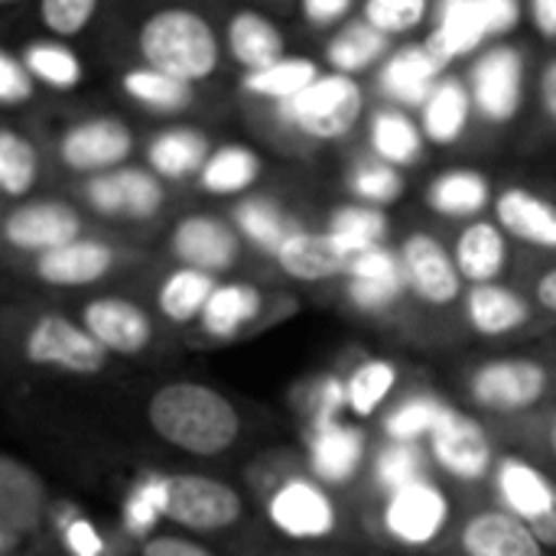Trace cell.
Masks as SVG:
<instances>
[{"instance_id":"4fadbf2b","label":"cell","mask_w":556,"mask_h":556,"mask_svg":"<svg viewBox=\"0 0 556 556\" xmlns=\"http://www.w3.org/2000/svg\"><path fill=\"white\" fill-rule=\"evenodd\" d=\"M81 195L98 215L130 218V222L156 218L166 202L163 179L153 169H140V166H117L98 173L81 186Z\"/></svg>"},{"instance_id":"d4e9b609","label":"cell","mask_w":556,"mask_h":556,"mask_svg":"<svg viewBox=\"0 0 556 556\" xmlns=\"http://www.w3.org/2000/svg\"><path fill=\"white\" fill-rule=\"evenodd\" d=\"M495 222L505 228V235L531 248L556 251V205L525 186H508L498 192Z\"/></svg>"},{"instance_id":"277c9868","label":"cell","mask_w":556,"mask_h":556,"mask_svg":"<svg viewBox=\"0 0 556 556\" xmlns=\"http://www.w3.org/2000/svg\"><path fill=\"white\" fill-rule=\"evenodd\" d=\"M466 401L495 417H525L541 410L556 391V368L531 355H502L466 371Z\"/></svg>"},{"instance_id":"8992f818","label":"cell","mask_w":556,"mask_h":556,"mask_svg":"<svg viewBox=\"0 0 556 556\" xmlns=\"http://www.w3.org/2000/svg\"><path fill=\"white\" fill-rule=\"evenodd\" d=\"M427 453L433 459V469H440L450 482H459V485L492 482V472L502 456L485 424L472 417L469 410L456 407L453 401H446L440 424L433 427L427 440Z\"/></svg>"},{"instance_id":"ee69618b","label":"cell","mask_w":556,"mask_h":556,"mask_svg":"<svg viewBox=\"0 0 556 556\" xmlns=\"http://www.w3.org/2000/svg\"><path fill=\"white\" fill-rule=\"evenodd\" d=\"M163 505H166V476L150 472L140 476L121 505V528L134 541H147L156 534V525L163 521Z\"/></svg>"},{"instance_id":"7dc6e473","label":"cell","mask_w":556,"mask_h":556,"mask_svg":"<svg viewBox=\"0 0 556 556\" xmlns=\"http://www.w3.org/2000/svg\"><path fill=\"white\" fill-rule=\"evenodd\" d=\"M49 525L55 528L59 547L65 556H114V547L101 534V528L68 502L49 511Z\"/></svg>"},{"instance_id":"f35d334b","label":"cell","mask_w":556,"mask_h":556,"mask_svg":"<svg viewBox=\"0 0 556 556\" xmlns=\"http://www.w3.org/2000/svg\"><path fill=\"white\" fill-rule=\"evenodd\" d=\"M261 176V156L244 143H225L212 150L208 163L199 173V186L208 195H241Z\"/></svg>"},{"instance_id":"ab89813d","label":"cell","mask_w":556,"mask_h":556,"mask_svg":"<svg viewBox=\"0 0 556 556\" xmlns=\"http://www.w3.org/2000/svg\"><path fill=\"white\" fill-rule=\"evenodd\" d=\"M121 88L130 101H137L147 111L156 114H176L192 104V85L182 78H173L153 65H137L121 75Z\"/></svg>"},{"instance_id":"91938a15","label":"cell","mask_w":556,"mask_h":556,"mask_svg":"<svg viewBox=\"0 0 556 556\" xmlns=\"http://www.w3.org/2000/svg\"><path fill=\"white\" fill-rule=\"evenodd\" d=\"M531 16L541 36L556 39V0H531Z\"/></svg>"},{"instance_id":"83f0119b","label":"cell","mask_w":556,"mask_h":556,"mask_svg":"<svg viewBox=\"0 0 556 556\" xmlns=\"http://www.w3.org/2000/svg\"><path fill=\"white\" fill-rule=\"evenodd\" d=\"M489 36H492V26H489L482 0H443L440 23L427 36V46L443 65H450L453 59L476 52Z\"/></svg>"},{"instance_id":"b9f144b4","label":"cell","mask_w":556,"mask_h":556,"mask_svg":"<svg viewBox=\"0 0 556 556\" xmlns=\"http://www.w3.org/2000/svg\"><path fill=\"white\" fill-rule=\"evenodd\" d=\"M323 75V68L306 59V55H283L280 62L267 65V68H257V72H248L244 75V91L257 94V98H270L277 104L303 94L316 78Z\"/></svg>"},{"instance_id":"ac0fdd59","label":"cell","mask_w":556,"mask_h":556,"mask_svg":"<svg viewBox=\"0 0 556 556\" xmlns=\"http://www.w3.org/2000/svg\"><path fill=\"white\" fill-rule=\"evenodd\" d=\"M104 349L108 355H121V358H134L143 355L153 339V319L150 313L127 300V296H94L81 306V319H78Z\"/></svg>"},{"instance_id":"f907efd6","label":"cell","mask_w":556,"mask_h":556,"mask_svg":"<svg viewBox=\"0 0 556 556\" xmlns=\"http://www.w3.org/2000/svg\"><path fill=\"white\" fill-rule=\"evenodd\" d=\"M404 293H410L407 277H378V280L345 277V296L365 316H388L404 300Z\"/></svg>"},{"instance_id":"7a4b0ae2","label":"cell","mask_w":556,"mask_h":556,"mask_svg":"<svg viewBox=\"0 0 556 556\" xmlns=\"http://www.w3.org/2000/svg\"><path fill=\"white\" fill-rule=\"evenodd\" d=\"M251 476V485L264 505V518L277 534L293 544H316L339 534L342 518L332 489L323 485L306 466L261 463Z\"/></svg>"},{"instance_id":"cb8c5ba5","label":"cell","mask_w":556,"mask_h":556,"mask_svg":"<svg viewBox=\"0 0 556 556\" xmlns=\"http://www.w3.org/2000/svg\"><path fill=\"white\" fill-rule=\"evenodd\" d=\"M264 306L267 300L254 283L222 280L195 326L208 342H235L264 319Z\"/></svg>"},{"instance_id":"ffe728a7","label":"cell","mask_w":556,"mask_h":556,"mask_svg":"<svg viewBox=\"0 0 556 556\" xmlns=\"http://www.w3.org/2000/svg\"><path fill=\"white\" fill-rule=\"evenodd\" d=\"M169 251L182 267H195L222 277L238 264L241 235L218 215H186L169 238Z\"/></svg>"},{"instance_id":"be15d7a7","label":"cell","mask_w":556,"mask_h":556,"mask_svg":"<svg viewBox=\"0 0 556 556\" xmlns=\"http://www.w3.org/2000/svg\"><path fill=\"white\" fill-rule=\"evenodd\" d=\"M274 556H309V554H274Z\"/></svg>"},{"instance_id":"6125c7cd","label":"cell","mask_w":556,"mask_h":556,"mask_svg":"<svg viewBox=\"0 0 556 556\" xmlns=\"http://www.w3.org/2000/svg\"><path fill=\"white\" fill-rule=\"evenodd\" d=\"M547 446H551V456L556 463V410L551 414V424H547Z\"/></svg>"},{"instance_id":"2e32d148","label":"cell","mask_w":556,"mask_h":556,"mask_svg":"<svg viewBox=\"0 0 556 556\" xmlns=\"http://www.w3.org/2000/svg\"><path fill=\"white\" fill-rule=\"evenodd\" d=\"M456 556H547L544 541L505 508L469 511L453 538Z\"/></svg>"},{"instance_id":"d590c367","label":"cell","mask_w":556,"mask_h":556,"mask_svg":"<svg viewBox=\"0 0 556 556\" xmlns=\"http://www.w3.org/2000/svg\"><path fill=\"white\" fill-rule=\"evenodd\" d=\"M397 365L391 358H362L345 378V404L355 420H371L384 414L388 397L397 388Z\"/></svg>"},{"instance_id":"484cf974","label":"cell","mask_w":556,"mask_h":556,"mask_svg":"<svg viewBox=\"0 0 556 556\" xmlns=\"http://www.w3.org/2000/svg\"><path fill=\"white\" fill-rule=\"evenodd\" d=\"M443 68L446 65L430 52L427 42H420V46H401L397 52H391L384 59L381 88L401 108H417V104L424 108V101L430 98V91L443 78Z\"/></svg>"},{"instance_id":"3957f363","label":"cell","mask_w":556,"mask_h":556,"mask_svg":"<svg viewBox=\"0 0 556 556\" xmlns=\"http://www.w3.org/2000/svg\"><path fill=\"white\" fill-rule=\"evenodd\" d=\"M143 65H153L189 85L215 75L222 42L212 23L189 7H163L150 13L137 33Z\"/></svg>"},{"instance_id":"c3c4849f","label":"cell","mask_w":556,"mask_h":556,"mask_svg":"<svg viewBox=\"0 0 556 556\" xmlns=\"http://www.w3.org/2000/svg\"><path fill=\"white\" fill-rule=\"evenodd\" d=\"M300 410H303L306 430L339 424L342 414L349 410V404H345V378H339V375H319V378H313L303 388Z\"/></svg>"},{"instance_id":"30bf717a","label":"cell","mask_w":556,"mask_h":556,"mask_svg":"<svg viewBox=\"0 0 556 556\" xmlns=\"http://www.w3.org/2000/svg\"><path fill=\"white\" fill-rule=\"evenodd\" d=\"M489 485L498 508L525 521L547 551H556V482L538 463L521 453H502Z\"/></svg>"},{"instance_id":"44dd1931","label":"cell","mask_w":556,"mask_h":556,"mask_svg":"<svg viewBox=\"0 0 556 556\" xmlns=\"http://www.w3.org/2000/svg\"><path fill=\"white\" fill-rule=\"evenodd\" d=\"M117 264V251L108 241L98 238H75L55 251H46L39 257H33V274L49 283V287H91L98 280H104Z\"/></svg>"},{"instance_id":"816d5d0a","label":"cell","mask_w":556,"mask_h":556,"mask_svg":"<svg viewBox=\"0 0 556 556\" xmlns=\"http://www.w3.org/2000/svg\"><path fill=\"white\" fill-rule=\"evenodd\" d=\"M430 13V0H365L362 20L381 29L384 36L417 29Z\"/></svg>"},{"instance_id":"8fae6325","label":"cell","mask_w":556,"mask_h":556,"mask_svg":"<svg viewBox=\"0 0 556 556\" xmlns=\"http://www.w3.org/2000/svg\"><path fill=\"white\" fill-rule=\"evenodd\" d=\"M46 482L16 456L0 459V556L23 554V547L49 521Z\"/></svg>"},{"instance_id":"74e56055","label":"cell","mask_w":556,"mask_h":556,"mask_svg":"<svg viewBox=\"0 0 556 556\" xmlns=\"http://www.w3.org/2000/svg\"><path fill=\"white\" fill-rule=\"evenodd\" d=\"M388 55H391V36H384L381 29H375L365 20L345 23L326 46V59H329L332 72H342V75L365 72L368 65H375L378 59H388Z\"/></svg>"},{"instance_id":"bcb514c9","label":"cell","mask_w":556,"mask_h":556,"mask_svg":"<svg viewBox=\"0 0 556 556\" xmlns=\"http://www.w3.org/2000/svg\"><path fill=\"white\" fill-rule=\"evenodd\" d=\"M39 179L36 147L13 127L0 130V189L7 199H26Z\"/></svg>"},{"instance_id":"f546056e","label":"cell","mask_w":556,"mask_h":556,"mask_svg":"<svg viewBox=\"0 0 556 556\" xmlns=\"http://www.w3.org/2000/svg\"><path fill=\"white\" fill-rule=\"evenodd\" d=\"M208 137L195 127H169L160 130L147 147V166L169 182H182L189 176H199L208 163Z\"/></svg>"},{"instance_id":"e7e4bbea","label":"cell","mask_w":556,"mask_h":556,"mask_svg":"<svg viewBox=\"0 0 556 556\" xmlns=\"http://www.w3.org/2000/svg\"><path fill=\"white\" fill-rule=\"evenodd\" d=\"M0 3H20V0H0Z\"/></svg>"},{"instance_id":"03108f58","label":"cell","mask_w":556,"mask_h":556,"mask_svg":"<svg viewBox=\"0 0 556 556\" xmlns=\"http://www.w3.org/2000/svg\"><path fill=\"white\" fill-rule=\"evenodd\" d=\"M16 556H29V554H16Z\"/></svg>"},{"instance_id":"f1b7e54d","label":"cell","mask_w":556,"mask_h":556,"mask_svg":"<svg viewBox=\"0 0 556 556\" xmlns=\"http://www.w3.org/2000/svg\"><path fill=\"white\" fill-rule=\"evenodd\" d=\"M228 52L244 72H257L287 55V39L264 13L238 10L228 20Z\"/></svg>"},{"instance_id":"9f6ffc18","label":"cell","mask_w":556,"mask_h":556,"mask_svg":"<svg viewBox=\"0 0 556 556\" xmlns=\"http://www.w3.org/2000/svg\"><path fill=\"white\" fill-rule=\"evenodd\" d=\"M300 7H303V16L313 26H329V23H339L349 13L352 0H300Z\"/></svg>"},{"instance_id":"9c48e42d","label":"cell","mask_w":556,"mask_h":556,"mask_svg":"<svg viewBox=\"0 0 556 556\" xmlns=\"http://www.w3.org/2000/svg\"><path fill=\"white\" fill-rule=\"evenodd\" d=\"M244 518V498L235 485L199 476V472H169L166 476V505L163 521L189 534H222Z\"/></svg>"},{"instance_id":"1f68e13d","label":"cell","mask_w":556,"mask_h":556,"mask_svg":"<svg viewBox=\"0 0 556 556\" xmlns=\"http://www.w3.org/2000/svg\"><path fill=\"white\" fill-rule=\"evenodd\" d=\"M222 280L215 274L195 270V267H176L173 274L163 277L160 290H156V309L166 323L173 326H192L202 319L215 287Z\"/></svg>"},{"instance_id":"f5cc1de1","label":"cell","mask_w":556,"mask_h":556,"mask_svg":"<svg viewBox=\"0 0 556 556\" xmlns=\"http://www.w3.org/2000/svg\"><path fill=\"white\" fill-rule=\"evenodd\" d=\"M101 0H39V20L55 39H68L88 29Z\"/></svg>"},{"instance_id":"5b68a950","label":"cell","mask_w":556,"mask_h":556,"mask_svg":"<svg viewBox=\"0 0 556 556\" xmlns=\"http://www.w3.org/2000/svg\"><path fill=\"white\" fill-rule=\"evenodd\" d=\"M20 358L42 371L72 378H94L108 368V349L75 319L62 313H39L20 336Z\"/></svg>"},{"instance_id":"7402d4cb","label":"cell","mask_w":556,"mask_h":556,"mask_svg":"<svg viewBox=\"0 0 556 556\" xmlns=\"http://www.w3.org/2000/svg\"><path fill=\"white\" fill-rule=\"evenodd\" d=\"M466 326L482 339H508L531 326V303L505 283H476L463 296Z\"/></svg>"},{"instance_id":"ba28073f","label":"cell","mask_w":556,"mask_h":556,"mask_svg":"<svg viewBox=\"0 0 556 556\" xmlns=\"http://www.w3.org/2000/svg\"><path fill=\"white\" fill-rule=\"evenodd\" d=\"M277 111L283 124L313 140H339L352 134V127L365 114V91L355 75L323 72L303 94L277 104Z\"/></svg>"},{"instance_id":"e0dca14e","label":"cell","mask_w":556,"mask_h":556,"mask_svg":"<svg viewBox=\"0 0 556 556\" xmlns=\"http://www.w3.org/2000/svg\"><path fill=\"white\" fill-rule=\"evenodd\" d=\"M134 153V134L117 117H88L72 124L59 140V160L72 173L98 176L117 169Z\"/></svg>"},{"instance_id":"d6986e66","label":"cell","mask_w":556,"mask_h":556,"mask_svg":"<svg viewBox=\"0 0 556 556\" xmlns=\"http://www.w3.org/2000/svg\"><path fill=\"white\" fill-rule=\"evenodd\" d=\"M469 91H472V104L482 111V117L498 121V124L511 121L518 114L521 94H525V62H521L518 49L495 46V49L482 52L472 65Z\"/></svg>"},{"instance_id":"e575fe53","label":"cell","mask_w":556,"mask_h":556,"mask_svg":"<svg viewBox=\"0 0 556 556\" xmlns=\"http://www.w3.org/2000/svg\"><path fill=\"white\" fill-rule=\"evenodd\" d=\"M446 407V397L433 391H410L384 407L381 414V437L394 443H427L433 427L440 424V414Z\"/></svg>"},{"instance_id":"60d3db41","label":"cell","mask_w":556,"mask_h":556,"mask_svg":"<svg viewBox=\"0 0 556 556\" xmlns=\"http://www.w3.org/2000/svg\"><path fill=\"white\" fill-rule=\"evenodd\" d=\"M235 222V228H238V235L244 238V241H251L254 248H261V251H267L270 257L277 254V248L300 228L274 199H261V195H254V199H241L238 205H235V215H231Z\"/></svg>"},{"instance_id":"4316f807","label":"cell","mask_w":556,"mask_h":556,"mask_svg":"<svg viewBox=\"0 0 556 556\" xmlns=\"http://www.w3.org/2000/svg\"><path fill=\"white\" fill-rule=\"evenodd\" d=\"M453 257L469 287L498 283V277L508 267V235L498 222L476 218L459 231Z\"/></svg>"},{"instance_id":"5bb4252c","label":"cell","mask_w":556,"mask_h":556,"mask_svg":"<svg viewBox=\"0 0 556 556\" xmlns=\"http://www.w3.org/2000/svg\"><path fill=\"white\" fill-rule=\"evenodd\" d=\"M306 440V469L329 489H345L368 472L371 463V440L365 427L355 424H329V427H313L303 433Z\"/></svg>"},{"instance_id":"603a6c76","label":"cell","mask_w":556,"mask_h":556,"mask_svg":"<svg viewBox=\"0 0 556 556\" xmlns=\"http://www.w3.org/2000/svg\"><path fill=\"white\" fill-rule=\"evenodd\" d=\"M274 261L290 280L300 283H323V280L345 277L352 264L345 248L329 231H306V228H296L277 248Z\"/></svg>"},{"instance_id":"9a60e30c","label":"cell","mask_w":556,"mask_h":556,"mask_svg":"<svg viewBox=\"0 0 556 556\" xmlns=\"http://www.w3.org/2000/svg\"><path fill=\"white\" fill-rule=\"evenodd\" d=\"M81 238V215L62 199H36L7 212L3 241L20 254H46Z\"/></svg>"},{"instance_id":"8d00e7d4","label":"cell","mask_w":556,"mask_h":556,"mask_svg":"<svg viewBox=\"0 0 556 556\" xmlns=\"http://www.w3.org/2000/svg\"><path fill=\"white\" fill-rule=\"evenodd\" d=\"M427 202L446 218H476L492 202V186L479 169H446L430 182Z\"/></svg>"},{"instance_id":"4dcf8cb0","label":"cell","mask_w":556,"mask_h":556,"mask_svg":"<svg viewBox=\"0 0 556 556\" xmlns=\"http://www.w3.org/2000/svg\"><path fill=\"white\" fill-rule=\"evenodd\" d=\"M472 91L459 78H440L430 98L420 108V127L430 143L450 147L466 134L469 114H472Z\"/></svg>"},{"instance_id":"94428289","label":"cell","mask_w":556,"mask_h":556,"mask_svg":"<svg viewBox=\"0 0 556 556\" xmlns=\"http://www.w3.org/2000/svg\"><path fill=\"white\" fill-rule=\"evenodd\" d=\"M541 104H544L547 117L556 121V59H551L541 72Z\"/></svg>"},{"instance_id":"11a10c76","label":"cell","mask_w":556,"mask_h":556,"mask_svg":"<svg viewBox=\"0 0 556 556\" xmlns=\"http://www.w3.org/2000/svg\"><path fill=\"white\" fill-rule=\"evenodd\" d=\"M137 556H215L208 547H202L192 538L182 534H153L147 541H140Z\"/></svg>"},{"instance_id":"7c38bea8","label":"cell","mask_w":556,"mask_h":556,"mask_svg":"<svg viewBox=\"0 0 556 556\" xmlns=\"http://www.w3.org/2000/svg\"><path fill=\"white\" fill-rule=\"evenodd\" d=\"M401 264H404L407 290L417 303L430 309H450L466 296L463 293L466 280L456 267L453 251H446V244L430 231H414L404 238Z\"/></svg>"},{"instance_id":"6f0895ef","label":"cell","mask_w":556,"mask_h":556,"mask_svg":"<svg viewBox=\"0 0 556 556\" xmlns=\"http://www.w3.org/2000/svg\"><path fill=\"white\" fill-rule=\"evenodd\" d=\"M482 7H485L492 36L515 29V23H518V16H521V3H518V0H482Z\"/></svg>"},{"instance_id":"836d02e7","label":"cell","mask_w":556,"mask_h":556,"mask_svg":"<svg viewBox=\"0 0 556 556\" xmlns=\"http://www.w3.org/2000/svg\"><path fill=\"white\" fill-rule=\"evenodd\" d=\"M368 140L378 160L394 163V166H414L424 156L427 134L424 127L401 108H381L371 114L368 124Z\"/></svg>"},{"instance_id":"d6a6232c","label":"cell","mask_w":556,"mask_h":556,"mask_svg":"<svg viewBox=\"0 0 556 556\" xmlns=\"http://www.w3.org/2000/svg\"><path fill=\"white\" fill-rule=\"evenodd\" d=\"M430 453L424 450V443H394V440H381V446H375L371 463H368V485L378 498L430 476Z\"/></svg>"},{"instance_id":"db71d44e","label":"cell","mask_w":556,"mask_h":556,"mask_svg":"<svg viewBox=\"0 0 556 556\" xmlns=\"http://www.w3.org/2000/svg\"><path fill=\"white\" fill-rule=\"evenodd\" d=\"M36 91V78L29 75L23 55L13 52H0V101L7 108L26 104Z\"/></svg>"},{"instance_id":"680465c9","label":"cell","mask_w":556,"mask_h":556,"mask_svg":"<svg viewBox=\"0 0 556 556\" xmlns=\"http://www.w3.org/2000/svg\"><path fill=\"white\" fill-rule=\"evenodd\" d=\"M534 303H538L544 313L556 316V264L554 267H547V270L538 277V283H534Z\"/></svg>"},{"instance_id":"52a82bcc","label":"cell","mask_w":556,"mask_h":556,"mask_svg":"<svg viewBox=\"0 0 556 556\" xmlns=\"http://www.w3.org/2000/svg\"><path fill=\"white\" fill-rule=\"evenodd\" d=\"M450 521H453L450 495L430 476L384 495L378 508V528L384 541H391L401 551L433 547L450 531Z\"/></svg>"},{"instance_id":"7bdbcfd3","label":"cell","mask_w":556,"mask_h":556,"mask_svg":"<svg viewBox=\"0 0 556 556\" xmlns=\"http://www.w3.org/2000/svg\"><path fill=\"white\" fill-rule=\"evenodd\" d=\"M388 215L384 208L378 205H368V202H355V205H342L329 215V235L345 248L349 257L362 254V251H371L378 244H384L388 238Z\"/></svg>"},{"instance_id":"f6af8a7d","label":"cell","mask_w":556,"mask_h":556,"mask_svg":"<svg viewBox=\"0 0 556 556\" xmlns=\"http://www.w3.org/2000/svg\"><path fill=\"white\" fill-rule=\"evenodd\" d=\"M23 62L39 85L55 88V91H72L85 78V65H81L78 52L68 49L62 39L29 42L23 52Z\"/></svg>"},{"instance_id":"681fc988","label":"cell","mask_w":556,"mask_h":556,"mask_svg":"<svg viewBox=\"0 0 556 556\" xmlns=\"http://www.w3.org/2000/svg\"><path fill=\"white\" fill-rule=\"evenodd\" d=\"M404 186H407V182H404L401 166L384 163V160H378V156L358 163L355 173H352V192H355L362 202L378 205V208L397 202V199L404 195Z\"/></svg>"},{"instance_id":"6da1fadb","label":"cell","mask_w":556,"mask_h":556,"mask_svg":"<svg viewBox=\"0 0 556 556\" xmlns=\"http://www.w3.org/2000/svg\"><path fill=\"white\" fill-rule=\"evenodd\" d=\"M150 430L173 450L208 459L228 453L241 437L238 407L199 381H173L147 397Z\"/></svg>"}]
</instances>
